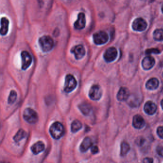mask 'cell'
I'll return each mask as SVG.
<instances>
[{
    "label": "cell",
    "instance_id": "cell-15",
    "mask_svg": "<svg viewBox=\"0 0 163 163\" xmlns=\"http://www.w3.org/2000/svg\"><path fill=\"white\" fill-rule=\"evenodd\" d=\"M157 110V105L152 101H148L146 103L144 106V111L149 115L154 114Z\"/></svg>",
    "mask_w": 163,
    "mask_h": 163
},
{
    "label": "cell",
    "instance_id": "cell-19",
    "mask_svg": "<svg viewBox=\"0 0 163 163\" xmlns=\"http://www.w3.org/2000/svg\"><path fill=\"white\" fill-rule=\"evenodd\" d=\"M159 81L156 78H152L147 81L146 84V87L149 90H155L159 86Z\"/></svg>",
    "mask_w": 163,
    "mask_h": 163
},
{
    "label": "cell",
    "instance_id": "cell-33",
    "mask_svg": "<svg viewBox=\"0 0 163 163\" xmlns=\"http://www.w3.org/2000/svg\"><path fill=\"white\" fill-rule=\"evenodd\" d=\"M162 12H163V4L162 6Z\"/></svg>",
    "mask_w": 163,
    "mask_h": 163
},
{
    "label": "cell",
    "instance_id": "cell-14",
    "mask_svg": "<svg viewBox=\"0 0 163 163\" xmlns=\"http://www.w3.org/2000/svg\"><path fill=\"white\" fill-rule=\"evenodd\" d=\"M146 124L145 120L143 117L139 114L135 115L133 118V125L135 128H142L144 127Z\"/></svg>",
    "mask_w": 163,
    "mask_h": 163
},
{
    "label": "cell",
    "instance_id": "cell-30",
    "mask_svg": "<svg viewBox=\"0 0 163 163\" xmlns=\"http://www.w3.org/2000/svg\"><path fill=\"white\" fill-rule=\"evenodd\" d=\"M91 152H92V154H96L98 153L99 152V149L97 146H92L91 147Z\"/></svg>",
    "mask_w": 163,
    "mask_h": 163
},
{
    "label": "cell",
    "instance_id": "cell-35",
    "mask_svg": "<svg viewBox=\"0 0 163 163\" xmlns=\"http://www.w3.org/2000/svg\"></svg>",
    "mask_w": 163,
    "mask_h": 163
},
{
    "label": "cell",
    "instance_id": "cell-16",
    "mask_svg": "<svg viewBox=\"0 0 163 163\" xmlns=\"http://www.w3.org/2000/svg\"><path fill=\"white\" fill-rule=\"evenodd\" d=\"M45 146L43 142L38 141L34 144L31 147V150L35 155H38L44 151Z\"/></svg>",
    "mask_w": 163,
    "mask_h": 163
},
{
    "label": "cell",
    "instance_id": "cell-10",
    "mask_svg": "<svg viewBox=\"0 0 163 163\" xmlns=\"http://www.w3.org/2000/svg\"><path fill=\"white\" fill-rule=\"evenodd\" d=\"M71 52L74 54L75 57L77 59L79 60L85 55V48L82 45H76L71 49Z\"/></svg>",
    "mask_w": 163,
    "mask_h": 163
},
{
    "label": "cell",
    "instance_id": "cell-34",
    "mask_svg": "<svg viewBox=\"0 0 163 163\" xmlns=\"http://www.w3.org/2000/svg\"><path fill=\"white\" fill-rule=\"evenodd\" d=\"M162 76H163V73H162Z\"/></svg>",
    "mask_w": 163,
    "mask_h": 163
},
{
    "label": "cell",
    "instance_id": "cell-22",
    "mask_svg": "<svg viewBox=\"0 0 163 163\" xmlns=\"http://www.w3.org/2000/svg\"><path fill=\"white\" fill-rule=\"evenodd\" d=\"M82 125L81 122L78 120L73 121L71 126V130L72 133H75L78 131L82 128Z\"/></svg>",
    "mask_w": 163,
    "mask_h": 163
},
{
    "label": "cell",
    "instance_id": "cell-6",
    "mask_svg": "<svg viewBox=\"0 0 163 163\" xmlns=\"http://www.w3.org/2000/svg\"><path fill=\"white\" fill-rule=\"evenodd\" d=\"M89 96L90 99L95 101L100 99L102 96V90L101 86L98 85H94L90 88L89 91Z\"/></svg>",
    "mask_w": 163,
    "mask_h": 163
},
{
    "label": "cell",
    "instance_id": "cell-2",
    "mask_svg": "<svg viewBox=\"0 0 163 163\" xmlns=\"http://www.w3.org/2000/svg\"><path fill=\"white\" fill-rule=\"evenodd\" d=\"M39 44L43 52H48L53 49L54 42L50 36L44 35L39 39Z\"/></svg>",
    "mask_w": 163,
    "mask_h": 163
},
{
    "label": "cell",
    "instance_id": "cell-32",
    "mask_svg": "<svg viewBox=\"0 0 163 163\" xmlns=\"http://www.w3.org/2000/svg\"><path fill=\"white\" fill-rule=\"evenodd\" d=\"M161 107H162V108L163 109V99L161 101Z\"/></svg>",
    "mask_w": 163,
    "mask_h": 163
},
{
    "label": "cell",
    "instance_id": "cell-8",
    "mask_svg": "<svg viewBox=\"0 0 163 163\" xmlns=\"http://www.w3.org/2000/svg\"><path fill=\"white\" fill-rule=\"evenodd\" d=\"M118 52L115 47H111L106 50L104 54V58L108 62H110L115 60Z\"/></svg>",
    "mask_w": 163,
    "mask_h": 163
},
{
    "label": "cell",
    "instance_id": "cell-11",
    "mask_svg": "<svg viewBox=\"0 0 163 163\" xmlns=\"http://www.w3.org/2000/svg\"><path fill=\"white\" fill-rule=\"evenodd\" d=\"M86 25V18L83 12L78 13V19L75 22L74 26L76 29L81 30L85 27Z\"/></svg>",
    "mask_w": 163,
    "mask_h": 163
},
{
    "label": "cell",
    "instance_id": "cell-26",
    "mask_svg": "<svg viewBox=\"0 0 163 163\" xmlns=\"http://www.w3.org/2000/svg\"><path fill=\"white\" fill-rule=\"evenodd\" d=\"M160 53V51L157 49L155 48H152V49H147L146 51V54H150L151 53H154L155 54H158Z\"/></svg>",
    "mask_w": 163,
    "mask_h": 163
},
{
    "label": "cell",
    "instance_id": "cell-3",
    "mask_svg": "<svg viewBox=\"0 0 163 163\" xmlns=\"http://www.w3.org/2000/svg\"><path fill=\"white\" fill-rule=\"evenodd\" d=\"M23 117L25 121L30 123H36L38 119L37 113L30 108H27L24 110Z\"/></svg>",
    "mask_w": 163,
    "mask_h": 163
},
{
    "label": "cell",
    "instance_id": "cell-23",
    "mask_svg": "<svg viewBox=\"0 0 163 163\" xmlns=\"http://www.w3.org/2000/svg\"><path fill=\"white\" fill-rule=\"evenodd\" d=\"M27 135V133L23 129H20L16 133V135L13 137V140L15 142H18L22 139L24 138Z\"/></svg>",
    "mask_w": 163,
    "mask_h": 163
},
{
    "label": "cell",
    "instance_id": "cell-12",
    "mask_svg": "<svg viewBox=\"0 0 163 163\" xmlns=\"http://www.w3.org/2000/svg\"><path fill=\"white\" fill-rule=\"evenodd\" d=\"M155 64V60L151 56H147L143 58L142 61L143 68L146 70H149L151 69Z\"/></svg>",
    "mask_w": 163,
    "mask_h": 163
},
{
    "label": "cell",
    "instance_id": "cell-25",
    "mask_svg": "<svg viewBox=\"0 0 163 163\" xmlns=\"http://www.w3.org/2000/svg\"><path fill=\"white\" fill-rule=\"evenodd\" d=\"M17 98V93L14 90L11 91L9 96L8 97V102L9 104H12L15 102Z\"/></svg>",
    "mask_w": 163,
    "mask_h": 163
},
{
    "label": "cell",
    "instance_id": "cell-7",
    "mask_svg": "<svg viewBox=\"0 0 163 163\" xmlns=\"http://www.w3.org/2000/svg\"><path fill=\"white\" fill-rule=\"evenodd\" d=\"M147 26L146 22L142 18L136 19L132 24L133 29L139 32H142L145 30L147 28Z\"/></svg>",
    "mask_w": 163,
    "mask_h": 163
},
{
    "label": "cell",
    "instance_id": "cell-31",
    "mask_svg": "<svg viewBox=\"0 0 163 163\" xmlns=\"http://www.w3.org/2000/svg\"><path fill=\"white\" fill-rule=\"evenodd\" d=\"M143 163H153V159L150 157H146L143 159Z\"/></svg>",
    "mask_w": 163,
    "mask_h": 163
},
{
    "label": "cell",
    "instance_id": "cell-28",
    "mask_svg": "<svg viewBox=\"0 0 163 163\" xmlns=\"http://www.w3.org/2000/svg\"><path fill=\"white\" fill-rule=\"evenodd\" d=\"M157 134L160 138L163 139V126H159L157 129Z\"/></svg>",
    "mask_w": 163,
    "mask_h": 163
},
{
    "label": "cell",
    "instance_id": "cell-1",
    "mask_svg": "<svg viewBox=\"0 0 163 163\" xmlns=\"http://www.w3.org/2000/svg\"><path fill=\"white\" fill-rule=\"evenodd\" d=\"M51 135L55 139H59L64 134V128L62 124L59 122H55L49 129Z\"/></svg>",
    "mask_w": 163,
    "mask_h": 163
},
{
    "label": "cell",
    "instance_id": "cell-18",
    "mask_svg": "<svg viewBox=\"0 0 163 163\" xmlns=\"http://www.w3.org/2000/svg\"><path fill=\"white\" fill-rule=\"evenodd\" d=\"M9 21L6 17H2L1 19V35H5L8 33Z\"/></svg>",
    "mask_w": 163,
    "mask_h": 163
},
{
    "label": "cell",
    "instance_id": "cell-13",
    "mask_svg": "<svg viewBox=\"0 0 163 163\" xmlns=\"http://www.w3.org/2000/svg\"><path fill=\"white\" fill-rule=\"evenodd\" d=\"M130 96V92L127 88L122 87L118 92L117 98L119 101H126Z\"/></svg>",
    "mask_w": 163,
    "mask_h": 163
},
{
    "label": "cell",
    "instance_id": "cell-4",
    "mask_svg": "<svg viewBox=\"0 0 163 163\" xmlns=\"http://www.w3.org/2000/svg\"><path fill=\"white\" fill-rule=\"evenodd\" d=\"M77 82L76 79L71 74L66 75L65 78L64 91L66 93H70L76 87Z\"/></svg>",
    "mask_w": 163,
    "mask_h": 163
},
{
    "label": "cell",
    "instance_id": "cell-17",
    "mask_svg": "<svg viewBox=\"0 0 163 163\" xmlns=\"http://www.w3.org/2000/svg\"><path fill=\"white\" fill-rule=\"evenodd\" d=\"M92 142L89 137H86L84 139L80 146V150L81 152H86L90 148L92 147Z\"/></svg>",
    "mask_w": 163,
    "mask_h": 163
},
{
    "label": "cell",
    "instance_id": "cell-29",
    "mask_svg": "<svg viewBox=\"0 0 163 163\" xmlns=\"http://www.w3.org/2000/svg\"><path fill=\"white\" fill-rule=\"evenodd\" d=\"M157 152L158 155L161 157H163V146H158L157 148Z\"/></svg>",
    "mask_w": 163,
    "mask_h": 163
},
{
    "label": "cell",
    "instance_id": "cell-21",
    "mask_svg": "<svg viewBox=\"0 0 163 163\" xmlns=\"http://www.w3.org/2000/svg\"><path fill=\"white\" fill-rule=\"evenodd\" d=\"M130 150V146L129 144L125 141H123L121 145V153L120 155L121 156L123 157L126 155L128 153Z\"/></svg>",
    "mask_w": 163,
    "mask_h": 163
},
{
    "label": "cell",
    "instance_id": "cell-5",
    "mask_svg": "<svg viewBox=\"0 0 163 163\" xmlns=\"http://www.w3.org/2000/svg\"><path fill=\"white\" fill-rule=\"evenodd\" d=\"M93 39L96 44L101 45L107 42L109 39V36L106 32L99 31L93 35Z\"/></svg>",
    "mask_w": 163,
    "mask_h": 163
},
{
    "label": "cell",
    "instance_id": "cell-9",
    "mask_svg": "<svg viewBox=\"0 0 163 163\" xmlns=\"http://www.w3.org/2000/svg\"><path fill=\"white\" fill-rule=\"evenodd\" d=\"M21 58L22 60V68L23 70H25L30 67L32 63V56L28 52L24 51L21 53Z\"/></svg>",
    "mask_w": 163,
    "mask_h": 163
},
{
    "label": "cell",
    "instance_id": "cell-24",
    "mask_svg": "<svg viewBox=\"0 0 163 163\" xmlns=\"http://www.w3.org/2000/svg\"><path fill=\"white\" fill-rule=\"evenodd\" d=\"M153 37L155 40L157 41L163 40V30L157 29L154 31Z\"/></svg>",
    "mask_w": 163,
    "mask_h": 163
},
{
    "label": "cell",
    "instance_id": "cell-27",
    "mask_svg": "<svg viewBox=\"0 0 163 163\" xmlns=\"http://www.w3.org/2000/svg\"><path fill=\"white\" fill-rule=\"evenodd\" d=\"M145 138L142 137H139L135 140V143H136L137 145L139 146H143V144H144V143H145Z\"/></svg>",
    "mask_w": 163,
    "mask_h": 163
},
{
    "label": "cell",
    "instance_id": "cell-20",
    "mask_svg": "<svg viewBox=\"0 0 163 163\" xmlns=\"http://www.w3.org/2000/svg\"><path fill=\"white\" fill-rule=\"evenodd\" d=\"M78 108H80L81 112L84 115H87L89 113H90V110H92V108H91L90 105L87 103H81L78 106Z\"/></svg>",
    "mask_w": 163,
    "mask_h": 163
}]
</instances>
